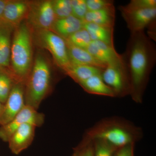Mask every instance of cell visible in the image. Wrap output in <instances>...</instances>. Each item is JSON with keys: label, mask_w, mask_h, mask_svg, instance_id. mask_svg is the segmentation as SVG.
<instances>
[{"label": "cell", "mask_w": 156, "mask_h": 156, "mask_svg": "<svg viewBox=\"0 0 156 156\" xmlns=\"http://www.w3.org/2000/svg\"><path fill=\"white\" fill-rule=\"evenodd\" d=\"M115 20L114 5L95 11H88L84 22L91 23L106 27L113 28Z\"/></svg>", "instance_id": "cell-17"}, {"label": "cell", "mask_w": 156, "mask_h": 156, "mask_svg": "<svg viewBox=\"0 0 156 156\" xmlns=\"http://www.w3.org/2000/svg\"><path fill=\"white\" fill-rule=\"evenodd\" d=\"M51 80V69L42 54L37 55L25 84V103L37 110L48 94Z\"/></svg>", "instance_id": "cell-4"}, {"label": "cell", "mask_w": 156, "mask_h": 156, "mask_svg": "<svg viewBox=\"0 0 156 156\" xmlns=\"http://www.w3.org/2000/svg\"><path fill=\"white\" fill-rule=\"evenodd\" d=\"M92 141L94 149V156H113L118 149L103 140H94Z\"/></svg>", "instance_id": "cell-24"}, {"label": "cell", "mask_w": 156, "mask_h": 156, "mask_svg": "<svg viewBox=\"0 0 156 156\" xmlns=\"http://www.w3.org/2000/svg\"><path fill=\"white\" fill-rule=\"evenodd\" d=\"M83 27L89 33L92 41H99L114 46L113 28L86 22L84 23Z\"/></svg>", "instance_id": "cell-19"}, {"label": "cell", "mask_w": 156, "mask_h": 156, "mask_svg": "<svg viewBox=\"0 0 156 156\" xmlns=\"http://www.w3.org/2000/svg\"><path fill=\"white\" fill-rule=\"evenodd\" d=\"M85 137L91 140H103L119 149L135 143L140 137V131L123 121L107 120L92 127L87 132Z\"/></svg>", "instance_id": "cell-3"}, {"label": "cell", "mask_w": 156, "mask_h": 156, "mask_svg": "<svg viewBox=\"0 0 156 156\" xmlns=\"http://www.w3.org/2000/svg\"><path fill=\"white\" fill-rule=\"evenodd\" d=\"M122 55L130 78V95L136 103H141L156 63L155 45L144 31L131 33Z\"/></svg>", "instance_id": "cell-1"}, {"label": "cell", "mask_w": 156, "mask_h": 156, "mask_svg": "<svg viewBox=\"0 0 156 156\" xmlns=\"http://www.w3.org/2000/svg\"><path fill=\"white\" fill-rule=\"evenodd\" d=\"M103 70L89 66L71 64L64 73L79 84L93 76L101 75Z\"/></svg>", "instance_id": "cell-20"}, {"label": "cell", "mask_w": 156, "mask_h": 156, "mask_svg": "<svg viewBox=\"0 0 156 156\" xmlns=\"http://www.w3.org/2000/svg\"><path fill=\"white\" fill-rule=\"evenodd\" d=\"M79 84L86 92L90 94L116 97L114 91L104 82L101 75L93 76Z\"/></svg>", "instance_id": "cell-18"}, {"label": "cell", "mask_w": 156, "mask_h": 156, "mask_svg": "<svg viewBox=\"0 0 156 156\" xmlns=\"http://www.w3.org/2000/svg\"><path fill=\"white\" fill-rule=\"evenodd\" d=\"M101 76L104 82L115 92L116 97L130 95V78L122 54L108 63Z\"/></svg>", "instance_id": "cell-5"}, {"label": "cell", "mask_w": 156, "mask_h": 156, "mask_svg": "<svg viewBox=\"0 0 156 156\" xmlns=\"http://www.w3.org/2000/svg\"><path fill=\"white\" fill-rule=\"evenodd\" d=\"M32 58L30 29L27 23H20L15 29L11 50V73L17 82L25 84L31 71Z\"/></svg>", "instance_id": "cell-2"}, {"label": "cell", "mask_w": 156, "mask_h": 156, "mask_svg": "<svg viewBox=\"0 0 156 156\" xmlns=\"http://www.w3.org/2000/svg\"><path fill=\"white\" fill-rule=\"evenodd\" d=\"M53 10L57 19L64 18L72 15L71 0L52 1Z\"/></svg>", "instance_id": "cell-23"}, {"label": "cell", "mask_w": 156, "mask_h": 156, "mask_svg": "<svg viewBox=\"0 0 156 156\" xmlns=\"http://www.w3.org/2000/svg\"><path fill=\"white\" fill-rule=\"evenodd\" d=\"M134 144L118 149L113 156H134Z\"/></svg>", "instance_id": "cell-29"}, {"label": "cell", "mask_w": 156, "mask_h": 156, "mask_svg": "<svg viewBox=\"0 0 156 156\" xmlns=\"http://www.w3.org/2000/svg\"><path fill=\"white\" fill-rule=\"evenodd\" d=\"M37 37L40 44L51 53L57 66L65 71L71 64L66 40L51 30L37 31Z\"/></svg>", "instance_id": "cell-6"}, {"label": "cell", "mask_w": 156, "mask_h": 156, "mask_svg": "<svg viewBox=\"0 0 156 156\" xmlns=\"http://www.w3.org/2000/svg\"><path fill=\"white\" fill-rule=\"evenodd\" d=\"M4 107V104H3L0 101V119H1V117H2V114Z\"/></svg>", "instance_id": "cell-31"}, {"label": "cell", "mask_w": 156, "mask_h": 156, "mask_svg": "<svg viewBox=\"0 0 156 156\" xmlns=\"http://www.w3.org/2000/svg\"><path fill=\"white\" fill-rule=\"evenodd\" d=\"M29 23L37 31L51 30L56 18L51 1L30 5Z\"/></svg>", "instance_id": "cell-8"}, {"label": "cell", "mask_w": 156, "mask_h": 156, "mask_svg": "<svg viewBox=\"0 0 156 156\" xmlns=\"http://www.w3.org/2000/svg\"><path fill=\"white\" fill-rule=\"evenodd\" d=\"M36 128L33 125L27 123L20 126L15 130L8 141L12 153L19 154L31 144Z\"/></svg>", "instance_id": "cell-11"}, {"label": "cell", "mask_w": 156, "mask_h": 156, "mask_svg": "<svg viewBox=\"0 0 156 156\" xmlns=\"http://www.w3.org/2000/svg\"><path fill=\"white\" fill-rule=\"evenodd\" d=\"M72 156H94L92 140L84 138L82 142L75 148Z\"/></svg>", "instance_id": "cell-25"}, {"label": "cell", "mask_w": 156, "mask_h": 156, "mask_svg": "<svg viewBox=\"0 0 156 156\" xmlns=\"http://www.w3.org/2000/svg\"><path fill=\"white\" fill-rule=\"evenodd\" d=\"M66 43L71 64L89 66L102 70L106 68V64L95 58L86 49L76 47L66 41Z\"/></svg>", "instance_id": "cell-14"}, {"label": "cell", "mask_w": 156, "mask_h": 156, "mask_svg": "<svg viewBox=\"0 0 156 156\" xmlns=\"http://www.w3.org/2000/svg\"><path fill=\"white\" fill-rule=\"evenodd\" d=\"M7 1L5 0H0V20H2Z\"/></svg>", "instance_id": "cell-30"}, {"label": "cell", "mask_w": 156, "mask_h": 156, "mask_svg": "<svg viewBox=\"0 0 156 156\" xmlns=\"http://www.w3.org/2000/svg\"><path fill=\"white\" fill-rule=\"evenodd\" d=\"M65 40L76 47L86 50L92 41L89 33L84 27Z\"/></svg>", "instance_id": "cell-22"}, {"label": "cell", "mask_w": 156, "mask_h": 156, "mask_svg": "<svg viewBox=\"0 0 156 156\" xmlns=\"http://www.w3.org/2000/svg\"><path fill=\"white\" fill-rule=\"evenodd\" d=\"M84 21L71 15L56 19L51 30L64 39L83 28Z\"/></svg>", "instance_id": "cell-15"}, {"label": "cell", "mask_w": 156, "mask_h": 156, "mask_svg": "<svg viewBox=\"0 0 156 156\" xmlns=\"http://www.w3.org/2000/svg\"><path fill=\"white\" fill-rule=\"evenodd\" d=\"M72 15L84 21L88 12L86 0H71Z\"/></svg>", "instance_id": "cell-26"}, {"label": "cell", "mask_w": 156, "mask_h": 156, "mask_svg": "<svg viewBox=\"0 0 156 156\" xmlns=\"http://www.w3.org/2000/svg\"><path fill=\"white\" fill-rule=\"evenodd\" d=\"M126 10L151 9L156 8V0H131L127 5L121 6Z\"/></svg>", "instance_id": "cell-27"}, {"label": "cell", "mask_w": 156, "mask_h": 156, "mask_svg": "<svg viewBox=\"0 0 156 156\" xmlns=\"http://www.w3.org/2000/svg\"><path fill=\"white\" fill-rule=\"evenodd\" d=\"M25 84L21 82L15 83L8 99L4 104V109L0 119V126L11 122L25 106Z\"/></svg>", "instance_id": "cell-10"}, {"label": "cell", "mask_w": 156, "mask_h": 156, "mask_svg": "<svg viewBox=\"0 0 156 156\" xmlns=\"http://www.w3.org/2000/svg\"><path fill=\"white\" fill-rule=\"evenodd\" d=\"M86 50L95 58L106 65L121 56L115 50L114 46L99 41H92Z\"/></svg>", "instance_id": "cell-16"}, {"label": "cell", "mask_w": 156, "mask_h": 156, "mask_svg": "<svg viewBox=\"0 0 156 156\" xmlns=\"http://www.w3.org/2000/svg\"><path fill=\"white\" fill-rule=\"evenodd\" d=\"M44 115L43 113L25 105L11 122L4 126H0V139L4 142H8L10 136L20 126L29 123L36 127H40L44 124Z\"/></svg>", "instance_id": "cell-7"}, {"label": "cell", "mask_w": 156, "mask_h": 156, "mask_svg": "<svg viewBox=\"0 0 156 156\" xmlns=\"http://www.w3.org/2000/svg\"><path fill=\"white\" fill-rule=\"evenodd\" d=\"M119 9L131 33L144 31L156 21V8L126 10L120 6Z\"/></svg>", "instance_id": "cell-9"}, {"label": "cell", "mask_w": 156, "mask_h": 156, "mask_svg": "<svg viewBox=\"0 0 156 156\" xmlns=\"http://www.w3.org/2000/svg\"><path fill=\"white\" fill-rule=\"evenodd\" d=\"M88 11H95L114 5L110 0H86Z\"/></svg>", "instance_id": "cell-28"}, {"label": "cell", "mask_w": 156, "mask_h": 156, "mask_svg": "<svg viewBox=\"0 0 156 156\" xmlns=\"http://www.w3.org/2000/svg\"><path fill=\"white\" fill-rule=\"evenodd\" d=\"M30 5L22 1H8L2 20L15 26L18 25L26 16L28 15Z\"/></svg>", "instance_id": "cell-12"}, {"label": "cell", "mask_w": 156, "mask_h": 156, "mask_svg": "<svg viewBox=\"0 0 156 156\" xmlns=\"http://www.w3.org/2000/svg\"><path fill=\"white\" fill-rule=\"evenodd\" d=\"M14 27L0 20V69H8L11 64V36Z\"/></svg>", "instance_id": "cell-13"}, {"label": "cell", "mask_w": 156, "mask_h": 156, "mask_svg": "<svg viewBox=\"0 0 156 156\" xmlns=\"http://www.w3.org/2000/svg\"><path fill=\"white\" fill-rule=\"evenodd\" d=\"M17 81L11 72L0 69V101L5 104L12 88Z\"/></svg>", "instance_id": "cell-21"}]
</instances>
